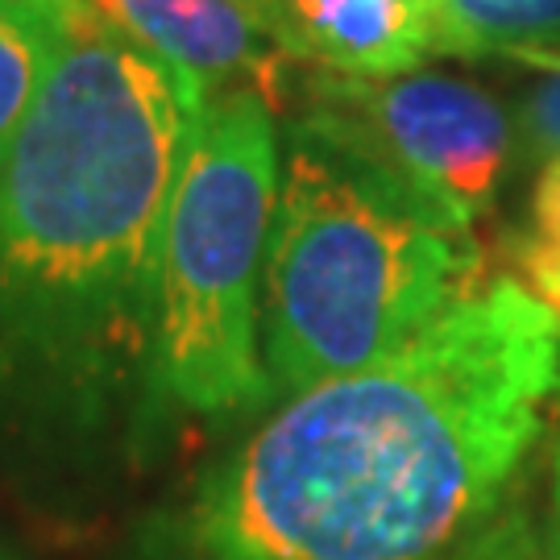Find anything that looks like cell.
Segmentation results:
<instances>
[{
    "label": "cell",
    "instance_id": "cell-1",
    "mask_svg": "<svg viewBox=\"0 0 560 560\" xmlns=\"http://www.w3.org/2000/svg\"><path fill=\"white\" fill-rule=\"evenodd\" d=\"M560 390V316L520 279L303 390L212 465L179 560H448L499 515Z\"/></svg>",
    "mask_w": 560,
    "mask_h": 560
},
{
    "label": "cell",
    "instance_id": "cell-2",
    "mask_svg": "<svg viewBox=\"0 0 560 560\" xmlns=\"http://www.w3.org/2000/svg\"><path fill=\"white\" fill-rule=\"evenodd\" d=\"M50 67L0 150V416L150 402L162 233L208 83L88 0H42Z\"/></svg>",
    "mask_w": 560,
    "mask_h": 560
},
{
    "label": "cell",
    "instance_id": "cell-3",
    "mask_svg": "<svg viewBox=\"0 0 560 560\" xmlns=\"http://www.w3.org/2000/svg\"><path fill=\"white\" fill-rule=\"evenodd\" d=\"M481 254L453 224L300 125L266 245V374L295 399L395 353L478 291Z\"/></svg>",
    "mask_w": 560,
    "mask_h": 560
},
{
    "label": "cell",
    "instance_id": "cell-4",
    "mask_svg": "<svg viewBox=\"0 0 560 560\" xmlns=\"http://www.w3.org/2000/svg\"><path fill=\"white\" fill-rule=\"evenodd\" d=\"M275 120L254 88L208 96L162 233V303L145 407L208 420L275 402L258 358V287L275 224Z\"/></svg>",
    "mask_w": 560,
    "mask_h": 560
},
{
    "label": "cell",
    "instance_id": "cell-5",
    "mask_svg": "<svg viewBox=\"0 0 560 560\" xmlns=\"http://www.w3.org/2000/svg\"><path fill=\"white\" fill-rule=\"evenodd\" d=\"M295 92L291 125L382 175L436 221L469 233L494 208L515 129L486 88L432 71L337 75L312 67Z\"/></svg>",
    "mask_w": 560,
    "mask_h": 560
},
{
    "label": "cell",
    "instance_id": "cell-6",
    "mask_svg": "<svg viewBox=\"0 0 560 560\" xmlns=\"http://www.w3.org/2000/svg\"><path fill=\"white\" fill-rule=\"evenodd\" d=\"M145 50L208 88H254L282 104L287 55L261 25L258 0H88Z\"/></svg>",
    "mask_w": 560,
    "mask_h": 560
},
{
    "label": "cell",
    "instance_id": "cell-7",
    "mask_svg": "<svg viewBox=\"0 0 560 560\" xmlns=\"http://www.w3.org/2000/svg\"><path fill=\"white\" fill-rule=\"evenodd\" d=\"M287 59L337 75H402L432 55V0H258Z\"/></svg>",
    "mask_w": 560,
    "mask_h": 560
},
{
    "label": "cell",
    "instance_id": "cell-8",
    "mask_svg": "<svg viewBox=\"0 0 560 560\" xmlns=\"http://www.w3.org/2000/svg\"><path fill=\"white\" fill-rule=\"evenodd\" d=\"M560 55V0H432V55Z\"/></svg>",
    "mask_w": 560,
    "mask_h": 560
},
{
    "label": "cell",
    "instance_id": "cell-9",
    "mask_svg": "<svg viewBox=\"0 0 560 560\" xmlns=\"http://www.w3.org/2000/svg\"><path fill=\"white\" fill-rule=\"evenodd\" d=\"M50 67V21L42 0H0V150L18 138Z\"/></svg>",
    "mask_w": 560,
    "mask_h": 560
},
{
    "label": "cell",
    "instance_id": "cell-10",
    "mask_svg": "<svg viewBox=\"0 0 560 560\" xmlns=\"http://www.w3.org/2000/svg\"><path fill=\"white\" fill-rule=\"evenodd\" d=\"M506 249L523 287L560 316V154L548 159L540 171L527 224L511 237Z\"/></svg>",
    "mask_w": 560,
    "mask_h": 560
},
{
    "label": "cell",
    "instance_id": "cell-11",
    "mask_svg": "<svg viewBox=\"0 0 560 560\" xmlns=\"http://www.w3.org/2000/svg\"><path fill=\"white\" fill-rule=\"evenodd\" d=\"M511 59L548 71L520 104V141L527 159H557L560 154V55L552 50H523Z\"/></svg>",
    "mask_w": 560,
    "mask_h": 560
},
{
    "label": "cell",
    "instance_id": "cell-12",
    "mask_svg": "<svg viewBox=\"0 0 560 560\" xmlns=\"http://www.w3.org/2000/svg\"><path fill=\"white\" fill-rule=\"evenodd\" d=\"M448 560H544L540 532L523 511H502L460 544Z\"/></svg>",
    "mask_w": 560,
    "mask_h": 560
},
{
    "label": "cell",
    "instance_id": "cell-13",
    "mask_svg": "<svg viewBox=\"0 0 560 560\" xmlns=\"http://www.w3.org/2000/svg\"><path fill=\"white\" fill-rule=\"evenodd\" d=\"M540 557L544 560H560V523L557 527H548L540 536Z\"/></svg>",
    "mask_w": 560,
    "mask_h": 560
},
{
    "label": "cell",
    "instance_id": "cell-14",
    "mask_svg": "<svg viewBox=\"0 0 560 560\" xmlns=\"http://www.w3.org/2000/svg\"><path fill=\"white\" fill-rule=\"evenodd\" d=\"M552 474H557V481H552V490H557V515H560V453H557V469H552Z\"/></svg>",
    "mask_w": 560,
    "mask_h": 560
},
{
    "label": "cell",
    "instance_id": "cell-15",
    "mask_svg": "<svg viewBox=\"0 0 560 560\" xmlns=\"http://www.w3.org/2000/svg\"><path fill=\"white\" fill-rule=\"evenodd\" d=\"M0 560H13V557H9V552H4V544H0Z\"/></svg>",
    "mask_w": 560,
    "mask_h": 560
}]
</instances>
